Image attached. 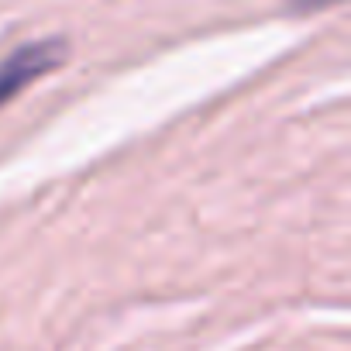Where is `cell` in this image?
<instances>
[{
    "mask_svg": "<svg viewBox=\"0 0 351 351\" xmlns=\"http://www.w3.org/2000/svg\"><path fill=\"white\" fill-rule=\"evenodd\" d=\"M286 4H289L293 11H303V14H310V11H324V8H334V4H341V0H286Z\"/></svg>",
    "mask_w": 351,
    "mask_h": 351,
    "instance_id": "cell-2",
    "label": "cell"
},
{
    "mask_svg": "<svg viewBox=\"0 0 351 351\" xmlns=\"http://www.w3.org/2000/svg\"><path fill=\"white\" fill-rule=\"evenodd\" d=\"M62 59H66V42L59 38L25 42L14 52H8L0 59V107H8L18 93H25L45 73H52Z\"/></svg>",
    "mask_w": 351,
    "mask_h": 351,
    "instance_id": "cell-1",
    "label": "cell"
}]
</instances>
